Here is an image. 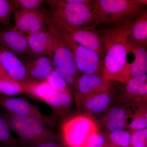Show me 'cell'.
I'll return each mask as SVG.
<instances>
[{
    "mask_svg": "<svg viewBox=\"0 0 147 147\" xmlns=\"http://www.w3.org/2000/svg\"><path fill=\"white\" fill-rule=\"evenodd\" d=\"M105 28L99 33L105 48L102 76L108 82L112 80L127 83L130 63L127 61L129 50L127 45L129 24Z\"/></svg>",
    "mask_w": 147,
    "mask_h": 147,
    "instance_id": "6da1fadb",
    "label": "cell"
},
{
    "mask_svg": "<svg viewBox=\"0 0 147 147\" xmlns=\"http://www.w3.org/2000/svg\"><path fill=\"white\" fill-rule=\"evenodd\" d=\"M146 0H97L92 11L98 24H112L114 26L132 23L146 9Z\"/></svg>",
    "mask_w": 147,
    "mask_h": 147,
    "instance_id": "7a4b0ae2",
    "label": "cell"
},
{
    "mask_svg": "<svg viewBox=\"0 0 147 147\" xmlns=\"http://www.w3.org/2000/svg\"><path fill=\"white\" fill-rule=\"evenodd\" d=\"M2 113L10 130L18 136L25 147H33L43 141L57 138L47 125L39 119L12 115L6 111Z\"/></svg>",
    "mask_w": 147,
    "mask_h": 147,
    "instance_id": "3957f363",
    "label": "cell"
},
{
    "mask_svg": "<svg viewBox=\"0 0 147 147\" xmlns=\"http://www.w3.org/2000/svg\"><path fill=\"white\" fill-rule=\"evenodd\" d=\"M94 2L69 4L63 7H51L42 11L50 21L73 26L88 27L95 29L98 23L92 11Z\"/></svg>",
    "mask_w": 147,
    "mask_h": 147,
    "instance_id": "277c9868",
    "label": "cell"
},
{
    "mask_svg": "<svg viewBox=\"0 0 147 147\" xmlns=\"http://www.w3.org/2000/svg\"><path fill=\"white\" fill-rule=\"evenodd\" d=\"M46 25L53 41L54 69L72 90L80 74L73 53L55 29L47 23Z\"/></svg>",
    "mask_w": 147,
    "mask_h": 147,
    "instance_id": "5b68a950",
    "label": "cell"
},
{
    "mask_svg": "<svg viewBox=\"0 0 147 147\" xmlns=\"http://www.w3.org/2000/svg\"><path fill=\"white\" fill-rule=\"evenodd\" d=\"M45 18L46 23L50 24L61 36L66 37L79 45L94 50L103 59L105 45L102 38L95 29L73 26L50 21L45 16Z\"/></svg>",
    "mask_w": 147,
    "mask_h": 147,
    "instance_id": "8992f818",
    "label": "cell"
},
{
    "mask_svg": "<svg viewBox=\"0 0 147 147\" xmlns=\"http://www.w3.org/2000/svg\"><path fill=\"white\" fill-rule=\"evenodd\" d=\"M97 132L93 121L86 116H74L66 120L61 127L64 144L66 147H85L91 134Z\"/></svg>",
    "mask_w": 147,
    "mask_h": 147,
    "instance_id": "52a82bcc",
    "label": "cell"
},
{
    "mask_svg": "<svg viewBox=\"0 0 147 147\" xmlns=\"http://www.w3.org/2000/svg\"><path fill=\"white\" fill-rule=\"evenodd\" d=\"M59 36L72 51L80 73L102 76L103 59L97 52L79 45L68 38Z\"/></svg>",
    "mask_w": 147,
    "mask_h": 147,
    "instance_id": "ba28073f",
    "label": "cell"
},
{
    "mask_svg": "<svg viewBox=\"0 0 147 147\" xmlns=\"http://www.w3.org/2000/svg\"><path fill=\"white\" fill-rule=\"evenodd\" d=\"M0 107L4 108L7 112L12 115L34 118L42 121L47 125H53V121L50 116L41 113L26 98L0 95Z\"/></svg>",
    "mask_w": 147,
    "mask_h": 147,
    "instance_id": "9c48e42d",
    "label": "cell"
},
{
    "mask_svg": "<svg viewBox=\"0 0 147 147\" xmlns=\"http://www.w3.org/2000/svg\"><path fill=\"white\" fill-rule=\"evenodd\" d=\"M14 15L15 25L13 28L25 36L46 27L45 15L40 9L16 11Z\"/></svg>",
    "mask_w": 147,
    "mask_h": 147,
    "instance_id": "30bf717a",
    "label": "cell"
},
{
    "mask_svg": "<svg viewBox=\"0 0 147 147\" xmlns=\"http://www.w3.org/2000/svg\"><path fill=\"white\" fill-rule=\"evenodd\" d=\"M0 47L13 53L18 57L28 59V61L33 57L26 36L13 28L7 30L0 29Z\"/></svg>",
    "mask_w": 147,
    "mask_h": 147,
    "instance_id": "8fae6325",
    "label": "cell"
},
{
    "mask_svg": "<svg viewBox=\"0 0 147 147\" xmlns=\"http://www.w3.org/2000/svg\"><path fill=\"white\" fill-rule=\"evenodd\" d=\"M0 65L9 76L21 84L30 80L24 63L16 55L1 47Z\"/></svg>",
    "mask_w": 147,
    "mask_h": 147,
    "instance_id": "7c38bea8",
    "label": "cell"
},
{
    "mask_svg": "<svg viewBox=\"0 0 147 147\" xmlns=\"http://www.w3.org/2000/svg\"><path fill=\"white\" fill-rule=\"evenodd\" d=\"M110 86V82L102 76L96 74H83L80 75L75 83L72 90L76 99L96 92L107 89Z\"/></svg>",
    "mask_w": 147,
    "mask_h": 147,
    "instance_id": "4fadbf2b",
    "label": "cell"
},
{
    "mask_svg": "<svg viewBox=\"0 0 147 147\" xmlns=\"http://www.w3.org/2000/svg\"><path fill=\"white\" fill-rule=\"evenodd\" d=\"M26 37L34 58L53 56V41L47 26Z\"/></svg>",
    "mask_w": 147,
    "mask_h": 147,
    "instance_id": "5bb4252c",
    "label": "cell"
},
{
    "mask_svg": "<svg viewBox=\"0 0 147 147\" xmlns=\"http://www.w3.org/2000/svg\"><path fill=\"white\" fill-rule=\"evenodd\" d=\"M127 45L129 52H131L135 56V59L130 63L128 72V81L137 76L147 74V47L142 44L128 40Z\"/></svg>",
    "mask_w": 147,
    "mask_h": 147,
    "instance_id": "9a60e30c",
    "label": "cell"
},
{
    "mask_svg": "<svg viewBox=\"0 0 147 147\" xmlns=\"http://www.w3.org/2000/svg\"><path fill=\"white\" fill-rule=\"evenodd\" d=\"M52 64L48 57L41 56L27 61L24 64L30 80L42 82L46 81L53 70Z\"/></svg>",
    "mask_w": 147,
    "mask_h": 147,
    "instance_id": "2e32d148",
    "label": "cell"
},
{
    "mask_svg": "<svg viewBox=\"0 0 147 147\" xmlns=\"http://www.w3.org/2000/svg\"><path fill=\"white\" fill-rule=\"evenodd\" d=\"M109 90L110 86L107 89L81 98L84 100V106L86 110L95 115L104 112L109 107L112 100Z\"/></svg>",
    "mask_w": 147,
    "mask_h": 147,
    "instance_id": "e0dca14e",
    "label": "cell"
},
{
    "mask_svg": "<svg viewBox=\"0 0 147 147\" xmlns=\"http://www.w3.org/2000/svg\"><path fill=\"white\" fill-rule=\"evenodd\" d=\"M72 100L71 90L69 89L64 92L54 90L46 96L43 102L53 110V114L50 116L52 119L53 116L61 114L69 108Z\"/></svg>",
    "mask_w": 147,
    "mask_h": 147,
    "instance_id": "ac0fdd59",
    "label": "cell"
},
{
    "mask_svg": "<svg viewBox=\"0 0 147 147\" xmlns=\"http://www.w3.org/2000/svg\"><path fill=\"white\" fill-rule=\"evenodd\" d=\"M127 39L147 47V12L146 10L129 24Z\"/></svg>",
    "mask_w": 147,
    "mask_h": 147,
    "instance_id": "d6986e66",
    "label": "cell"
},
{
    "mask_svg": "<svg viewBox=\"0 0 147 147\" xmlns=\"http://www.w3.org/2000/svg\"><path fill=\"white\" fill-rule=\"evenodd\" d=\"M127 117L126 109L120 106H114L106 116V127L110 133L123 130L126 126Z\"/></svg>",
    "mask_w": 147,
    "mask_h": 147,
    "instance_id": "ffe728a7",
    "label": "cell"
},
{
    "mask_svg": "<svg viewBox=\"0 0 147 147\" xmlns=\"http://www.w3.org/2000/svg\"><path fill=\"white\" fill-rule=\"evenodd\" d=\"M22 85L26 94L34 99L42 101L47 95L54 90L46 81L36 82L29 80Z\"/></svg>",
    "mask_w": 147,
    "mask_h": 147,
    "instance_id": "44dd1931",
    "label": "cell"
},
{
    "mask_svg": "<svg viewBox=\"0 0 147 147\" xmlns=\"http://www.w3.org/2000/svg\"><path fill=\"white\" fill-rule=\"evenodd\" d=\"M125 94L128 96H145L147 94V75L143 74L132 78L127 83Z\"/></svg>",
    "mask_w": 147,
    "mask_h": 147,
    "instance_id": "7402d4cb",
    "label": "cell"
},
{
    "mask_svg": "<svg viewBox=\"0 0 147 147\" xmlns=\"http://www.w3.org/2000/svg\"><path fill=\"white\" fill-rule=\"evenodd\" d=\"M26 94L22 84L9 76L0 77V95L12 96Z\"/></svg>",
    "mask_w": 147,
    "mask_h": 147,
    "instance_id": "603a6c76",
    "label": "cell"
},
{
    "mask_svg": "<svg viewBox=\"0 0 147 147\" xmlns=\"http://www.w3.org/2000/svg\"><path fill=\"white\" fill-rule=\"evenodd\" d=\"M0 144L9 147H25L11 134L8 124L0 112Z\"/></svg>",
    "mask_w": 147,
    "mask_h": 147,
    "instance_id": "cb8c5ba5",
    "label": "cell"
},
{
    "mask_svg": "<svg viewBox=\"0 0 147 147\" xmlns=\"http://www.w3.org/2000/svg\"><path fill=\"white\" fill-rule=\"evenodd\" d=\"M131 135L129 131L123 129L110 133L111 144L109 147H131Z\"/></svg>",
    "mask_w": 147,
    "mask_h": 147,
    "instance_id": "d4e9b609",
    "label": "cell"
},
{
    "mask_svg": "<svg viewBox=\"0 0 147 147\" xmlns=\"http://www.w3.org/2000/svg\"><path fill=\"white\" fill-rule=\"evenodd\" d=\"M16 11L13 0H0V24L9 28L11 15Z\"/></svg>",
    "mask_w": 147,
    "mask_h": 147,
    "instance_id": "484cf974",
    "label": "cell"
},
{
    "mask_svg": "<svg viewBox=\"0 0 147 147\" xmlns=\"http://www.w3.org/2000/svg\"><path fill=\"white\" fill-rule=\"evenodd\" d=\"M46 81L53 88L54 90L64 92L70 89L65 80L54 69L47 77Z\"/></svg>",
    "mask_w": 147,
    "mask_h": 147,
    "instance_id": "4316f807",
    "label": "cell"
},
{
    "mask_svg": "<svg viewBox=\"0 0 147 147\" xmlns=\"http://www.w3.org/2000/svg\"><path fill=\"white\" fill-rule=\"evenodd\" d=\"M13 3L16 11H27L39 9L43 0H13Z\"/></svg>",
    "mask_w": 147,
    "mask_h": 147,
    "instance_id": "83f0119b",
    "label": "cell"
},
{
    "mask_svg": "<svg viewBox=\"0 0 147 147\" xmlns=\"http://www.w3.org/2000/svg\"><path fill=\"white\" fill-rule=\"evenodd\" d=\"M85 147H109V146L105 136L97 131L90 136Z\"/></svg>",
    "mask_w": 147,
    "mask_h": 147,
    "instance_id": "f1b7e54d",
    "label": "cell"
},
{
    "mask_svg": "<svg viewBox=\"0 0 147 147\" xmlns=\"http://www.w3.org/2000/svg\"><path fill=\"white\" fill-rule=\"evenodd\" d=\"M147 129L135 131L131 135V147L147 146Z\"/></svg>",
    "mask_w": 147,
    "mask_h": 147,
    "instance_id": "f546056e",
    "label": "cell"
},
{
    "mask_svg": "<svg viewBox=\"0 0 147 147\" xmlns=\"http://www.w3.org/2000/svg\"><path fill=\"white\" fill-rule=\"evenodd\" d=\"M130 129L134 131L143 130L147 127V114L139 115L135 117L129 124Z\"/></svg>",
    "mask_w": 147,
    "mask_h": 147,
    "instance_id": "4dcf8cb0",
    "label": "cell"
},
{
    "mask_svg": "<svg viewBox=\"0 0 147 147\" xmlns=\"http://www.w3.org/2000/svg\"><path fill=\"white\" fill-rule=\"evenodd\" d=\"M91 1L90 0H47L45 1V2L51 7H58L64 6L69 4L88 3Z\"/></svg>",
    "mask_w": 147,
    "mask_h": 147,
    "instance_id": "1f68e13d",
    "label": "cell"
},
{
    "mask_svg": "<svg viewBox=\"0 0 147 147\" xmlns=\"http://www.w3.org/2000/svg\"><path fill=\"white\" fill-rule=\"evenodd\" d=\"M32 147H66L64 144H61L55 139H48L40 142Z\"/></svg>",
    "mask_w": 147,
    "mask_h": 147,
    "instance_id": "d6a6232c",
    "label": "cell"
},
{
    "mask_svg": "<svg viewBox=\"0 0 147 147\" xmlns=\"http://www.w3.org/2000/svg\"><path fill=\"white\" fill-rule=\"evenodd\" d=\"M6 76H9L6 73L4 70L3 69L1 66L0 65V77H6Z\"/></svg>",
    "mask_w": 147,
    "mask_h": 147,
    "instance_id": "836d02e7",
    "label": "cell"
},
{
    "mask_svg": "<svg viewBox=\"0 0 147 147\" xmlns=\"http://www.w3.org/2000/svg\"><path fill=\"white\" fill-rule=\"evenodd\" d=\"M0 147H9L7 146H5V145L1 144H0Z\"/></svg>",
    "mask_w": 147,
    "mask_h": 147,
    "instance_id": "e575fe53",
    "label": "cell"
},
{
    "mask_svg": "<svg viewBox=\"0 0 147 147\" xmlns=\"http://www.w3.org/2000/svg\"><path fill=\"white\" fill-rule=\"evenodd\" d=\"M135 147H147V146H144Z\"/></svg>",
    "mask_w": 147,
    "mask_h": 147,
    "instance_id": "d590c367",
    "label": "cell"
}]
</instances>
